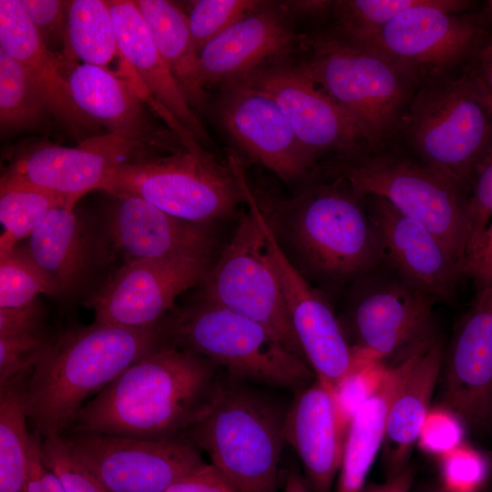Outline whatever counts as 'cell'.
Returning a JSON list of instances; mask_svg holds the SVG:
<instances>
[{"mask_svg":"<svg viewBox=\"0 0 492 492\" xmlns=\"http://www.w3.org/2000/svg\"><path fill=\"white\" fill-rule=\"evenodd\" d=\"M219 369L165 341L87 402L67 428L148 440L186 435L212 406Z\"/></svg>","mask_w":492,"mask_h":492,"instance_id":"obj_1","label":"cell"},{"mask_svg":"<svg viewBox=\"0 0 492 492\" xmlns=\"http://www.w3.org/2000/svg\"><path fill=\"white\" fill-rule=\"evenodd\" d=\"M166 341L164 324L128 328L94 323L52 339L28 377L24 401L41 436L61 434L93 395Z\"/></svg>","mask_w":492,"mask_h":492,"instance_id":"obj_2","label":"cell"},{"mask_svg":"<svg viewBox=\"0 0 492 492\" xmlns=\"http://www.w3.org/2000/svg\"><path fill=\"white\" fill-rule=\"evenodd\" d=\"M302 70L349 117L371 152L395 142L400 121L418 86L379 49L333 28L302 35Z\"/></svg>","mask_w":492,"mask_h":492,"instance_id":"obj_3","label":"cell"},{"mask_svg":"<svg viewBox=\"0 0 492 492\" xmlns=\"http://www.w3.org/2000/svg\"><path fill=\"white\" fill-rule=\"evenodd\" d=\"M467 195L492 145V113L471 77L420 86L400 121L395 141Z\"/></svg>","mask_w":492,"mask_h":492,"instance_id":"obj_4","label":"cell"},{"mask_svg":"<svg viewBox=\"0 0 492 492\" xmlns=\"http://www.w3.org/2000/svg\"><path fill=\"white\" fill-rule=\"evenodd\" d=\"M241 381L222 376L212 406L186 435L239 492H277L286 411Z\"/></svg>","mask_w":492,"mask_h":492,"instance_id":"obj_5","label":"cell"},{"mask_svg":"<svg viewBox=\"0 0 492 492\" xmlns=\"http://www.w3.org/2000/svg\"><path fill=\"white\" fill-rule=\"evenodd\" d=\"M164 326L167 342L242 381L298 392L315 376L270 329L211 302L204 300Z\"/></svg>","mask_w":492,"mask_h":492,"instance_id":"obj_6","label":"cell"},{"mask_svg":"<svg viewBox=\"0 0 492 492\" xmlns=\"http://www.w3.org/2000/svg\"><path fill=\"white\" fill-rule=\"evenodd\" d=\"M335 174L363 196H379L437 236L460 268L471 236L468 195L407 152L337 159ZM462 274V273H461Z\"/></svg>","mask_w":492,"mask_h":492,"instance_id":"obj_7","label":"cell"},{"mask_svg":"<svg viewBox=\"0 0 492 492\" xmlns=\"http://www.w3.org/2000/svg\"><path fill=\"white\" fill-rule=\"evenodd\" d=\"M97 190L113 197L140 198L178 219L202 225L231 213L243 201L228 163L187 149L119 164Z\"/></svg>","mask_w":492,"mask_h":492,"instance_id":"obj_8","label":"cell"},{"mask_svg":"<svg viewBox=\"0 0 492 492\" xmlns=\"http://www.w3.org/2000/svg\"><path fill=\"white\" fill-rule=\"evenodd\" d=\"M466 0H429L405 11L363 43L403 67L418 87L459 75L489 37L482 11ZM417 87V88H418Z\"/></svg>","mask_w":492,"mask_h":492,"instance_id":"obj_9","label":"cell"},{"mask_svg":"<svg viewBox=\"0 0 492 492\" xmlns=\"http://www.w3.org/2000/svg\"><path fill=\"white\" fill-rule=\"evenodd\" d=\"M292 234L306 263L325 278H347L384 260L364 196L339 176L299 200Z\"/></svg>","mask_w":492,"mask_h":492,"instance_id":"obj_10","label":"cell"},{"mask_svg":"<svg viewBox=\"0 0 492 492\" xmlns=\"http://www.w3.org/2000/svg\"><path fill=\"white\" fill-rule=\"evenodd\" d=\"M204 281L205 301L261 323L273 332L292 353L306 362L265 236L249 209L241 218L219 261L210 269Z\"/></svg>","mask_w":492,"mask_h":492,"instance_id":"obj_11","label":"cell"},{"mask_svg":"<svg viewBox=\"0 0 492 492\" xmlns=\"http://www.w3.org/2000/svg\"><path fill=\"white\" fill-rule=\"evenodd\" d=\"M63 437L108 492H165L204 462L187 435L148 440L70 431Z\"/></svg>","mask_w":492,"mask_h":492,"instance_id":"obj_12","label":"cell"},{"mask_svg":"<svg viewBox=\"0 0 492 492\" xmlns=\"http://www.w3.org/2000/svg\"><path fill=\"white\" fill-rule=\"evenodd\" d=\"M435 302L398 274L376 278L353 307L354 354L387 366L402 362L438 336Z\"/></svg>","mask_w":492,"mask_h":492,"instance_id":"obj_13","label":"cell"},{"mask_svg":"<svg viewBox=\"0 0 492 492\" xmlns=\"http://www.w3.org/2000/svg\"><path fill=\"white\" fill-rule=\"evenodd\" d=\"M440 405L466 429H492V285L477 288L444 349L438 377Z\"/></svg>","mask_w":492,"mask_h":492,"instance_id":"obj_14","label":"cell"},{"mask_svg":"<svg viewBox=\"0 0 492 492\" xmlns=\"http://www.w3.org/2000/svg\"><path fill=\"white\" fill-rule=\"evenodd\" d=\"M210 257L125 262L86 302L95 322L128 328L160 323L177 297L210 271Z\"/></svg>","mask_w":492,"mask_h":492,"instance_id":"obj_15","label":"cell"},{"mask_svg":"<svg viewBox=\"0 0 492 492\" xmlns=\"http://www.w3.org/2000/svg\"><path fill=\"white\" fill-rule=\"evenodd\" d=\"M67 79L76 105L109 133L165 154L187 149L179 137L158 120L165 113L132 72L83 63L68 67Z\"/></svg>","mask_w":492,"mask_h":492,"instance_id":"obj_16","label":"cell"},{"mask_svg":"<svg viewBox=\"0 0 492 492\" xmlns=\"http://www.w3.org/2000/svg\"><path fill=\"white\" fill-rule=\"evenodd\" d=\"M216 113L222 129L242 153L285 181L303 176L316 159L276 101L245 82L221 87Z\"/></svg>","mask_w":492,"mask_h":492,"instance_id":"obj_17","label":"cell"},{"mask_svg":"<svg viewBox=\"0 0 492 492\" xmlns=\"http://www.w3.org/2000/svg\"><path fill=\"white\" fill-rule=\"evenodd\" d=\"M241 82L276 101L299 140L316 159L323 154L350 159L369 151L349 117L299 64L282 61Z\"/></svg>","mask_w":492,"mask_h":492,"instance_id":"obj_18","label":"cell"},{"mask_svg":"<svg viewBox=\"0 0 492 492\" xmlns=\"http://www.w3.org/2000/svg\"><path fill=\"white\" fill-rule=\"evenodd\" d=\"M155 150L108 133L85 138L77 147L43 144L17 155L1 179L20 181L78 200L97 190L116 166Z\"/></svg>","mask_w":492,"mask_h":492,"instance_id":"obj_19","label":"cell"},{"mask_svg":"<svg viewBox=\"0 0 492 492\" xmlns=\"http://www.w3.org/2000/svg\"><path fill=\"white\" fill-rule=\"evenodd\" d=\"M301 44L302 35L294 31L283 4L261 1L200 52L202 80L206 87L243 81L265 67L286 61Z\"/></svg>","mask_w":492,"mask_h":492,"instance_id":"obj_20","label":"cell"},{"mask_svg":"<svg viewBox=\"0 0 492 492\" xmlns=\"http://www.w3.org/2000/svg\"><path fill=\"white\" fill-rule=\"evenodd\" d=\"M364 200L384 260L436 301L451 299L462 274L443 241L385 199L367 195Z\"/></svg>","mask_w":492,"mask_h":492,"instance_id":"obj_21","label":"cell"},{"mask_svg":"<svg viewBox=\"0 0 492 492\" xmlns=\"http://www.w3.org/2000/svg\"><path fill=\"white\" fill-rule=\"evenodd\" d=\"M296 393L284 417V442L299 456L311 492H332L349 421L334 390L317 378Z\"/></svg>","mask_w":492,"mask_h":492,"instance_id":"obj_22","label":"cell"},{"mask_svg":"<svg viewBox=\"0 0 492 492\" xmlns=\"http://www.w3.org/2000/svg\"><path fill=\"white\" fill-rule=\"evenodd\" d=\"M122 62L170 119L188 149L209 143L204 125L158 51L146 23L130 0H108Z\"/></svg>","mask_w":492,"mask_h":492,"instance_id":"obj_23","label":"cell"},{"mask_svg":"<svg viewBox=\"0 0 492 492\" xmlns=\"http://www.w3.org/2000/svg\"><path fill=\"white\" fill-rule=\"evenodd\" d=\"M114 198L107 232L125 262L210 257L215 239L207 225L178 219L138 197Z\"/></svg>","mask_w":492,"mask_h":492,"instance_id":"obj_24","label":"cell"},{"mask_svg":"<svg viewBox=\"0 0 492 492\" xmlns=\"http://www.w3.org/2000/svg\"><path fill=\"white\" fill-rule=\"evenodd\" d=\"M0 48L24 67L56 120L77 137L93 127L73 100L64 58L43 43L20 0H0Z\"/></svg>","mask_w":492,"mask_h":492,"instance_id":"obj_25","label":"cell"},{"mask_svg":"<svg viewBox=\"0 0 492 492\" xmlns=\"http://www.w3.org/2000/svg\"><path fill=\"white\" fill-rule=\"evenodd\" d=\"M444 349V342L438 335L403 361L402 376L388 408L382 446L386 477L408 466L431 408Z\"/></svg>","mask_w":492,"mask_h":492,"instance_id":"obj_26","label":"cell"},{"mask_svg":"<svg viewBox=\"0 0 492 492\" xmlns=\"http://www.w3.org/2000/svg\"><path fill=\"white\" fill-rule=\"evenodd\" d=\"M74 208L51 210L24 245L17 246L47 277L56 295L76 292L88 279L96 262V245Z\"/></svg>","mask_w":492,"mask_h":492,"instance_id":"obj_27","label":"cell"},{"mask_svg":"<svg viewBox=\"0 0 492 492\" xmlns=\"http://www.w3.org/2000/svg\"><path fill=\"white\" fill-rule=\"evenodd\" d=\"M403 361L389 365L377 391L352 416L334 492H361L383 446L388 408L399 384Z\"/></svg>","mask_w":492,"mask_h":492,"instance_id":"obj_28","label":"cell"},{"mask_svg":"<svg viewBox=\"0 0 492 492\" xmlns=\"http://www.w3.org/2000/svg\"><path fill=\"white\" fill-rule=\"evenodd\" d=\"M160 56L193 108L202 109L209 94L202 80L199 54L190 35L188 15L166 0L135 1Z\"/></svg>","mask_w":492,"mask_h":492,"instance_id":"obj_29","label":"cell"},{"mask_svg":"<svg viewBox=\"0 0 492 492\" xmlns=\"http://www.w3.org/2000/svg\"><path fill=\"white\" fill-rule=\"evenodd\" d=\"M67 4L66 68L80 59L104 68L120 56L116 29L107 1L72 0Z\"/></svg>","mask_w":492,"mask_h":492,"instance_id":"obj_30","label":"cell"},{"mask_svg":"<svg viewBox=\"0 0 492 492\" xmlns=\"http://www.w3.org/2000/svg\"><path fill=\"white\" fill-rule=\"evenodd\" d=\"M29 376L0 387V492H26L31 433L24 390Z\"/></svg>","mask_w":492,"mask_h":492,"instance_id":"obj_31","label":"cell"},{"mask_svg":"<svg viewBox=\"0 0 492 492\" xmlns=\"http://www.w3.org/2000/svg\"><path fill=\"white\" fill-rule=\"evenodd\" d=\"M77 201L61 193L36 185L0 180V258L10 254L19 241L26 240L41 219L51 210Z\"/></svg>","mask_w":492,"mask_h":492,"instance_id":"obj_32","label":"cell"},{"mask_svg":"<svg viewBox=\"0 0 492 492\" xmlns=\"http://www.w3.org/2000/svg\"><path fill=\"white\" fill-rule=\"evenodd\" d=\"M49 114L24 67L0 48V124L2 130L35 128Z\"/></svg>","mask_w":492,"mask_h":492,"instance_id":"obj_33","label":"cell"},{"mask_svg":"<svg viewBox=\"0 0 492 492\" xmlns=\"http://www.w3.org/2000/svg\"><path fill=\"white\" fill-rule=\"evenodd\" d=\"M429 0H338L333 2L331 28L340 35L364 42L399 15L425 5Z\"/></svg>","mask_w":492,"mask_h":492,"instance_id":"obj_34","label":"cell"},{"mask_svg":"<svg viewBox=\"0 0 492 492\" xmlns=\"http://www.w3.org/2000/svg\"><path fill=\"white\" fill-rule=\"evenodd\" d=\"M39 293L56 295L47 277L18 247L0 258V307L28 304Z\"/></svg>","mask_w":492,"mask_h":492,"instance_id":"obj_35","label":"cell"},{"mask_svg":"<svg viewBox=\"0 0 492 492\" xmlns=\"http://www.w3.org/2000/svg\"><path fill=\"white\" fill-rule=\"evenodd\" d=\"M261 1L198 0L191 4L189 26L198 54L211 40L256 9Z\"/></svg>","mask_w":492,"mask_h":492,"instance_id":"obj_36","label":"cell"},{"mask_svg":"<svg viewBox=\"0 0 492 492\" xmlns=\"http://www.w3.org/2000/svg\"><path fill=\"white\" fill-rule=\"evenodd\" d=\"M439 458L445 492H479L488 480L492 463L487 452L465 441Z\"/></svg>","mask_w":492,"mask_h":492,"instance_id":"obj_37","label":"cell"},{"mask_svg":"<svg viewBox=\"0 0 492 492\" xmlns=\"http://www.w3.org/2000/svg\"><path fill=\"white\" fill-rule=\"evenodd\" d=\"M41 455L45 466L56 475L66 492H108L61 434L43 437Z\"/></svg>","mask_w":492,"mask_h":492,"instance_id":"obj_38","label":"cell"},{"mask_svg":"<svg viewBox=\"0 0 492 492\" xmlns=\"http://www.w3.org/2000/svg\"><path fill=\"white\" fill-rule=\"evenodd\" d=\"M52 341L44 331L0 337V387L27 374Z\"/></svg>","mask_w":492,"mask_h":492,"instance_id":"obj_39","label":"cell"},{"mask_svg":"<svg viewBox=\"0 0 492 492\" xmlns=\"http://www.w3.org/2000/svg\"><path fill=\"white\" fill-rule=\"evenodd\" d=\"M387 370L388 366L383 363L358 357L356 365L337 384L334 394L349 422L359 407L377 391Z\"/></svg>","mask_w":492,"mask_h":492,"instance_id":"obj_40","label":"cell"},{"mask_svg":"<svg viewBox=\"0 0 492 492\" xmlns=\"http://www.w3.org/2000/svg\"><path fill=\"white\" fill-rule=\"evenodd\" d=\"M465 429L456 413L438 404L429 409L416 444L423 451L440 457L464 442Z\"/></svg>","mask_w":492,"mask_h":492,"instance_id":"obj_41","label":"cell"},{"mask_svg":"<svg viewBox=\"0 0 492 492\" xmlns=\"http://www.w3.org/2000/svg\"><path fill=\"white\" fill-rule=\"evenodd\" d=\"M43 43L61 55L67 48V4L60 0H20Z\"/></svg>","mask_w":492,"mask_h":492,"instance_id":"obj_42","label":"cell"},{"mask_svg":"<svg viewBox=\"0 0 492 492\" xmlns=\"http://www.w3.org/2000/svg\"><path fill=\"white\" fill-rule=\"evenodd\" d=\"M468 205L471 219L469 249L492 219V145L473 179Z\"/></svg>","mask_w":492,"mask_h":492,"instance_id":"obj_43","label":"cell"},{"mask_svg":"<svg viewBox=\"0 0 492 492\" xmlns=\"http://www.w3.org/2000/svg\"><path fill=\"white\" fill-rule=\"evenodd\" d=\"M461 273L471 278L477 288L492 285V219L468 249Z\"/></svg>","mask_w":492,"mask_h":492,"instance_id":"obj_44","label":"cell"},{"mask_svg":"<svg viewBox=\"0 0 492 492\" xmlns=\"http://www.w3.org/2000/svg\"><path fill=\"white\" fill-rule=\"evenodd\" d=\"M165 492H239L212 464L203 462L178 480Z\"/></svg>","mask_w":492,"mask_h":492,"instance_id":"obj_45","label":"cell"},{"mask_svg":"<svg viewBox=\"0 0 492 492\" xmlns=\"http://www.w3.org/2000/svg\"><path fill=\"white\" fill-rule=\"evenodd\" d=\"M43 311L38 300L17 307H0V337L43 330Z\"/></svg>","mask_w":492,"mask_h":492,"instance_id":"obj_46","label":"cell"},{"mask_svg":"<svg viewBox=\"0 0 492 492\" xmlns=\"http://www.w3.org/2000/svg\"><path fill=\"white\" fill-rule=\"evenodd\" d=\"M463 71L475 81L492 113V37L484 42Z\"/></svg>","mask_w":492,"mask_h":492,"instance_id":"obj_47","label":"cell"},{"mask_svg":"<svg viewBox=\"0 0 492 492\" xmlns=\"http://www.w3.org/2000/svg\"><path fill=\"white\" fill-rule=\"evenodd\" d=\"M414 477V469L408 465L403 470L386 477L382 483L364 486L361 492H410Z\"/></svg>","mask_w":492,"mask_h":492,"instance_id":"obj_48","label":"cell"},{"mask_svg":"<svg viewBox=\"0 0 492 492\" xmlns=\"http://www.w3.org/2000/svg\"><path fill=\"white\" fill-rule=\"evenodd\" d=\"M334 1H290L282 3L287 12L293 18L295 15L311 18L332 16Z\"/></svg>","mask_w":492,"mask_h":492,"instance_id":"obj_49","label":"cell"},{"mask_svg":"<svg viewBox=\"0 0 492 492\" xmlns=\"http://www.w3.org/2000/svg\"><path fill=\"white\" fill-rule=\"evenodd\" d=\"M284 492H311L305 477L297 468H292L287 472Z\"/></svg>","mask_w":492,"mask_h":492,"instance_id":"obj_50","label":"cell"},{"mask_svg":"<svg viewBox=\"0 0 492 492\" xmlns=\"http://www.w3.org/2000/svg\"><path fill=\"white\" fill-rule=\"evenodd\" d=\"M485 16L492 24V1H487L485 8L482 10Z\"/></svg>","mask_w":492,"mask_h":492,"instance_id":"obj_51","label":"cell"},{"mask_svg":"<svg viewBox=\"0 0 492 492\" xmlns=\"http://www.w3.org/2000/svg\"><path fill=\"white\" fill-rule=\"evenodd\" d=\"M487 456H489V459L492 463V450L487 452Z\"/></svg>","mask_w":492,"mask_h":492,"instance_id":"obj_52","label":"cell"},{"mask_svg":"<svg viewBox=\"0 0 492 492\" xmlns=\"http://www.w3.org/2000/svg\"><path fill=\"white\" fill-rule=\"evenodd\" d=\"M437 492H445V491H443L442 489H440V490H439V491H437Z\"/></svg>","mask_w":492,"mask_h":492,"instance_id":"obj_53","label":"cell"}]
</instances>
